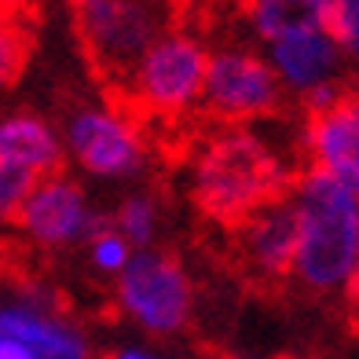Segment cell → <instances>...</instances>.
<instances>
[{"mask_svg": "<svg viewBox=\"0 0 359 359\" xmlns=\"http://www.w3.org/2000/svg\"><path fill=\"white\" fill-rule=\"evenodd\" d=\"M301 176L257 128H217L194 154L191 198L209 220L235 231L260 209L290 198Z\"/></svg>", "mask_w": 359, "mask_h": 359, "instance_id": "cell-1", "label": "cell"}, {"mask_svg": "<svg viewBox=\"0 0 359 359\" xmlns=\"http://www.w3.org/2000/svg\"><path fill=\"white\" fill-rule=\"evenodd\" d=\"M301 250L293 275L308 290H352L359 279V198L334 176L308 169L293 191Z\"/></svg>", "mask_w": 359, "mask_h": 359, "instance_id": "cell-2", "label": "cell"}, {"mask_svg": "<svg viewBox=\"0 0 359 359\" xmlns=\"http://www.w3.org/2000/svg\"><path fill=\"white\" fill-rule=\"evenodd\" d=\"M184 11L169 4H133V0H81L74 4V29L85 44L95 77L110 95H121L147 52L180 26Z\"/></svg>", "mask_w": 359, "mask_h": 359, "instance_id": "cell-3", "label": "cell"}, {"mask_svg": "<svg viewBox=\"0 0 359 359\" xmlns=\"http://www.w3.org/2000/svg\"><path fill=\"white\" fill-rule=\"evenodd\" d=\"M205 74L209 52L202 48L198 34L176 26L147 52L128 88L121 95H110V110L133 121L136 133L147 121H180V114H187L191 103L202 95Z\"/></svg>", "mask_w": 359, "mask_h": 359, "instance_id": "cell-4", "label": "cell"}, {"mask_svg": "<svg viewBox=\"0 0 359 359\" xmlns=\"http://www.w3.org/2000/svg\"><path fill=\"white\" fill-rule=\"evenodd\" d=\"M202 110L217 125L275 118V114H283L279 74L260 55H253L250 48H217L209 55Z\"/></svg>", "mask_w": 359, "mask_h": 359, "instance_id": "cell-5", "label": "cell"}, {"mask_svg": "<svg viewBox=\"0 0 359 359\" xmlns=\"http://www.w3.org/2000/svg\"><path fill=\"white\" fill-rule=\"evenodd\" d=\"M118 301L147 330L176 334L191 316V283L172 253L143 250L121 271Z\"/></svg>", "mask_w": 359, "mask_h": 359, "instance_id": "cell-6", "label": "cell"}, {"mask_svg": "<svg viewBox=\"0 0 359 359\" xmlns=\"http://www.w3.org/2000/svg\"><path fill=\"white\" fill-rule=\"evenodd\" d=\"M326 4H330V0H312V11L271 44L275 70H279L286 85L297 88L301 95L326 88V85H352L348 74H345L348 59L337 48L334 34L326 29Z\"/></svg>", "mask_w": 359, "mask_h": 359, "instance_id": "cell-7", "label": "cell"}, {"mask_svg": "<svg viewBox=\"0 0 359 359\" xmlns=\"http://www.w3.org/2000/svg\"><path fill=\"white\" fill-rule=\"evenodd\" d=\"M235 250L242 260V271L260 283H283L297 268L301 250V213L293 194L268 209H260L242 227H235Z\"/></svg>", "mask_w": 359, "mask_h": 359, "instance_id": "cell-8", "label": "cell"}, {"mask_svg": "<svg viewBox=\"0 0 359 359\" xmlns=\"http://www.w3.org/2000/svg\"><path fill=\"white\" fill-rule=\"evenodd\" d=\"M15 224H19L29 238L44 242V246H62V242H77L85 235L95 238V235H103L114 227L107 220H92L85 191L62 172L41 180L37 191L22 202Z\"/></svg>", "mask_w": 359, "mask_h": 359, "instance_id": "cell-9", "label": "cell"}, {"mask_svg": "<svg viewBox=\"0 0 359 359\" xmlns=\"http://www.w3.org/2000/svg\"><path fill=\"white\" fill-rule=\"evenodd\" d=\"M67 143L81 165L100 176H133L143 165L136 125L114 110H77L67 121Z\"/></svg>", "mask_w": 359, "mask_h": 359, "instance_id": "cell-10", "label": "cell"}, {"mask_svg": "<svg viewBox=\"0 0 359 359\" xmlns=\"http://www.w3.org/2000/svg\"><path fill=\"white\" fill-rule=\"evenodd\" d=\"M312 169L334 176L359 198V88L352 85L334 107L304 118Z\"/></svg>", "mask_w": 359, "mask_h": 359, "instance_id": "cell-11", "label": "cell"}, {"mask_svg": "<svg viewBox=\"0 0 359 359\" xmlns=\"http://www.w3.org/2000/svg\"><path fill=\"white\" fill-rule=\"evenodd\" d=\"M0 341H19L37 359H88V345L74 326L26 308H0Z\"/></svg>", "mask_w": 359, "mask_h": 359, "instance_id": "cell-12", "label": "cell"}, {"mask_svg": "<svg viewBox=\"0 0 359 359\" xmlns=\"http://www.w3.org/2000/svg\"><path fill=\"white\" fill-rule=\"evenodd\" d=\"M59 140L37 114H11L0 121V161H11L19 169L37 176L59 172Z\"/></svg>", "mask_w": 359, "mask_h": 359, "instance_id": "cell-13", "label": "cell"}, {"mask_svg": "<svg viewBox=\"0 0 359 359\" xmlns=\"http://www.w3.org/2000/svg\"><path fill=\"white\" fill-rule=\"evenodd\" d=\"M22 11L26 8H15L8 19H0V88H8L22 74L26 59H29V41H34V34H29Z\"/></svg>", "mask_w": 359, "mask_h": 359, "instance_id": "cell-14", "label": "cell"}, {"mask_svg": "<svg viewBox=\"0 0 359 359\" xmlns=\"http://www.w3.org/2000/svg\"><path fill=\"white\" fill-rule=\"evenodd\" d=\"M312 11V0L308 4H286V0H260V4H250L246 8V19L253 22L257 37L275 44L290 26H297L304 15Z\"/></svg>", "mask_w": 359, "mask_h": 359, "instance_id": "cell-15", "label": "cell"}, {"mask_svg": "<svg viewBox=\"0 0 359 359\" xmlns=\"http://www.w3.org/2000/svg\"><path fill=\"white\" fill-rule=\"evenodd\" d=\"M114 231L125 242H136V246H151V238L158 231V205L147 194H133L125 198L118 217H114Z\"/></svg>", "mask_w": 359, "mask_h": 359, "instance_id": "cell-16", "label": "cell"}, {"mask_svg": "<svg viewBox=\"0 0 359 359\" xmlns=\"http://www.w3.org/2000/svg\"><path fill=\"white\" fill-rule=\"evenodd\" d=\"M326 29L348 62L359 67V0H330L326 4Z\"/></svg>", "mask_w": 359, "mask_h": 359, "instance_id": "cell-17", "label": "cell"}, {"mask_svg": "<svg viewBox=\"0 0 359 359\" xmlns=\"http://www.w3.org/2000/svg\"><path fill=\"white\" fill-rule=\"evenodd\" d=\"M37 184H41L37 172L19 169V165H11V161H0V224L19 217L22 202L37 191Z\"/></svg>", "mask_w": 359, "mask_h": 359, "instance_id": "cell-18", "label": "cell"}, {"mask_svg": "<svg viewBox=\"0 0 359 359\" xmlns=\"http://www.w3.org/2000/svg\"><path fill=\"white\" fill-rule=\"evenodd\" d=\"M92 260H95V268H103V271H125L133 257H128V242L110 227V231L92 238Z\"/></svg>", "mask_w": 359, "mask_h": 359, "instance_id": "cell-19", "label": "cell"}, {"mask_svg": "<svg viewBox=\"0 0 359 359\" xmlns=\"http://www.w3.org/2000/svg\"><path fill=\"white\" fill-rule=\"evenodd\" d=\"M0 359H37V355L19 341H0Z\"/></svg>", "mask_w": 359, "mask_h": 359, "instance_id": "cell-20", "label": "cell"}, {"mask_svg": "<svg viewBox=\"0 0 359 359\" xmlns=\"http://www.w3.org/2000/svg\"><path fill=\"white\" fill-rule=\"evenodd\" d=\"M110 359H154V355H151V352H140V348H125V352L110 355Z\"/></svg>", "mask_w": 359, "mask_h": 359, "instance_id": "cell-21", "label": "cell"}, {"mask_svg": "<svg viewBox=\"0 0 359 359\" xmlns=\"http://www.w3.org/2000/svg\"><path fill=\"white\" fill-rule=\"evenodd\" d=\"M352 293H359V279H355V283H352Z\"/></svg>", "mask_w": 359, "mask_h": 359, "instance_id": "cell-22", "label": "cell"}]
</instances>
